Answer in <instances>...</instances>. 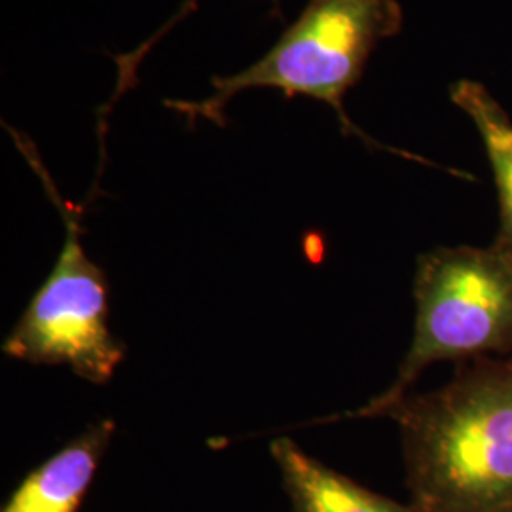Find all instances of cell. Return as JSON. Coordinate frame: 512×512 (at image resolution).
Instances as JSON below:
<instances>
[{"label": "cell", "instance_id": "6da1fadb", "mask_svg": "<svg viewBox=\"0 0 512 512\" xmlns=\"http://www.w3.org/2000/svg\"><path fill=\"white\" fill-rule=\"evenodd\" d=\"M406 484L425 512H512V355L461 363L450 384L404 395Z\"/></svg>", "mask_w": 512, "mask_h": 512}, {"label": "cell", "instance_id": "7a4b0ae2", "mask_svg": "<svg viewBox=\"0 0 512 512\" xmlns=\"http://www.w3.org/2000/svg\"><path fill=\"white\" fill-rule=\"evenodd\" d=\"M399 0H308L302 14L275 42L274 48L245 71L213 76V93L203 101H165L188 122L205 118L226 124V107L239 93L277 90L287 99L313 97L336 110L346 131L376 145L349 120L346 93L363 78L378 44L403 29Z\"/></svg>", "mask_w": 512, "mask_h": 512}, {"label": "cell", "instance_id": "3957f363", "mask_svg": "<svg viewBox=\"0 0 512 512\" xmlns=\"http://www.w3.org/2000/svg\"><path fill=\"white\" fill-rule=\"evenodd\" d=\"M416 329L393 384L340 418H378L427 366L512 355V256L490 247H439L418 258Z\"/></svg>", "mask_w": 512, "mask_h": 512}, {"label": "cell", "instance_id": "277c9868", "mask_svg": "<svg viewBox=\"0 0 512 512\" xmlns=\"http://www.w3.org/2000/svg\"><path fill=\"white\" fill-rule=\"evenodd\" d=\"M12 133L65 220V243L52 274L8 334L4 353L31 365L69 366L86 382L107 384L126 348L109 329L105 275L80 241V209H74L55 190L27 137L14 129Z\"/></svg>", "mask_w": 512, "mask_h": 512}, {"label": "cell", "instance_id": "5b68a950", "mask_svg": "<svg viewBox=\"0 0 512 512\" xmlns=\"http://www.w3.org/2000/svg\"><path fill=\"white\" fill-rule=\"evenodd\" d=\"M114 429L112 420L86 429L27 476L2 512H78Z\"/></svg>", "mask_w": 512, "mask_h": 512}, {"label": "cell", "instance_id": "8992f818", "mask_svg": "<svg viewBox=\"0 0 512 512\" xmlns=\"http://www.w3.org/2000/svg\"><path fill=\"white\" fill-rule=\"evenodd\" d=\"M274 458L294 512H425L374 494L308 456L287 437L272 442Z\"/></svg>", "mask_w": 512, "mask_h": 512}, {"label": "cell", "instance_id": "52a82bcc", "mask_svg": "<svg viewBox=\"0 0 512 512\" xmlns=\"http://www.w3.org/2000/svg\"><path fill=\"white\" fill-rule=\"evenodd\" d=\"M454 105L473 120L494 171L499 196V234L495 245L512 256V120L492 93L473 80H459L450 88Z\"/></svg>", "mask_w": 512, "mask_h": 512}, {"label": "cell", "instance_id": "ba28073f", "mask_svg": "<svg viewBox=\"0 0 512 512\" xmlns=\"http://www.w3.org/2000/svg\"><path fill=\"white\" fill-rule=\"evenodd\" d=\"M272 2H274L275 12L279 14V12H281V0H272ZM196 4H198V0H186L183 4V8L179 10V14L173 16V19L165 25L162 31H158L154 37L148 38L147 44H141V46H139L135 52H131V54L118 55V57H116V63H118L120 73L124 74V76H128V78H135L137 67H139L143 55L147 54L148 50L154 46V42H156L158 38L164 37L165 33H167L173 25H177V23H179L181 19L186 18L190 12H194V10H196Z\"/></svg>", "mask_w": 512, "mask_h": 512}]
</instances>
